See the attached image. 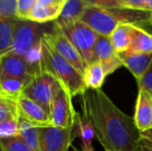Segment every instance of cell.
Listing matches in <instances>:
<instances>
[{
	"instance_id": "6da1fadb",
	"label": "cell",
	"mask_w": 152,
	"mask_h": 151,
	"mask_svg": "<svg viewBox=\"0 0 152 151\" xmlns=\"http://www.w3.org/2000/svg\"><path fill=\"white\" fill-rule=\"evenodd\" d=\"M81 108L106 151H142V135L134 117L123 113L102 89H87L81 95Z\"/></svg>"
},
{
	"instance_id": "7a4b0ae2",
	"label": "cell",
	"mask_w": 152,
	"mask_h": 151,
	"mask_svg": "<svg viewBox=\"0 0 152 151\" xmlns=\"http://www.w3.org/2000/svg\"><path fill=\"white\" fill-rule=\"evenodd\" d=\"M40 65L42 69L54 77L72 97L82 95L87 90L82 74L42 38L40 48Z\"/></svg>"
},
{
	"instance_id": "3957f363",
	"label": "cell",
	"mask_w": 152,
	"mask_h": 151,
	"mask_svg": "<svg viewBox=\"0 0 152 151\" xmlns=\"http://www.w3.org/2000/svg\"><path fill=\"white\" fill-rule=\"evenodd\" d=\"M40 27L31 21H16L12 53L27 58L32 62L40 60L42 38Z\"/></svg>"
},
{
	"instance_id": "277c9868",
	"label": "cell",
	"mask_w": 152,
	"mask_h": 151,
	"mask_svg": "<svg viewBox=\"0 0 152 151\" xmlns=\"http://www.w3.org/2000/svg\"><path fill=\"white\" fill-rule=\"evenodd\" d=\"M54 24L74 44L85 62L88 65L91 64L94 61V46L99 35L80 20L65 23V24H56V23Z\"/></svg>"
},
{
	"instance_id": "5b68a950",
	"label": "cell",
	"mask_w": 152,
	"mask_h": 151,
	"mask_svg": "<svg viewBox=\"0 0 152 151\" xmlns=\"http://www.w3.org/2000/svg\"><path fill=\"white\" fill-rule=\"evenodd\" d=\"M59 86L60 84L54 77L42 69L27 85L22 95L38 104L51 116L52 101Z\"/></svg>"
},
{
	"instance_id": "8992f818",
	"label": "cell",
	"mask_w": 152,
	"mask_h": 151,
	"mask_svg": "<svg viewBox=\"0 0 152 151\" xmlns=\"http://www.w3.org/2000/svg\"><path fill=\"white\" fill-rule=\"evenodd\" d=\"M42 39L47 42L59 55L67 60L75 69H77L84 77L88 64L78 52L74 44L62 33V31L54 24L51 32H46L42 35Z\"/></svg>"
},
{
	"instance_id": "52a82bcc",
	"label": "cell",
	"mask_w": 152,
	"mask_h": 151,
	"mask_svg": "<svg viewBox=\"0 0 152 151\" xmlns=\"http://www.w3.org/2000/svg\"><path fill=\"white\" fill-rule=\"evenodd\" d=\"M78 136L77 126L61 128L55 126L39 127L40 151H68L75 138Z\"/></svg>"
},
{
	"instance_id": "ba28073f",
	"label": "cell",
	"mask_w": 152,
	"mask_h": 151,
	"mask_svg": "<svg viewBox=\"0 0 152 151\" xmlns=\"http://www.w3.org/2000/svg\"><path fill=\"white\" fill-rule=\"evenodd\" d=\"M72 97L69 93L63 88L59 86L51 107V125L55 127L67 128L76 125V110L72 106Z\"/></svg>"
},
{
	"instance_id": "9c48e42d",
	"label": "cell",
	"mask_w": 152,
	"mask_h": 151,
	"mask_svg": "<svg viewBox=\"0 0 152 151\" xmlns=\"http://www.w3.org/2000/svg\"><path fill=\"white\" fill-rule=\"evenodd\" d=\"M40 71V60L38 62H32L27 58L12 52L0 58V79L34 78Z\"/></svg>"
},
{
	"instance_id": "30bf717a",
	"label": "cell",
	"mask_w": 152,
	"mask_h": 151,
	"mask_svg": "<svg viewBox=\"0 0 152 151\" xmlns=\"http://www.w3.org/2000/svg\"><path fill=\"white\" fill-rule=\"evenodd\" d=\"M94 61H99L106 71L107 76L123 66L118 53L113 48L110 37L98 36L93 50ZM93 61V62H94Z\"/></svg>"
},
{
	"instance_id": "8fae6325",
	"label": "cell",
	"mask_w": 152,
	"mask_h": 151,
	"mask_svg": "<svg viewBox=\"0 0 152 151\" xmlns=\"http://www.w3.org/2000/svg\"><path fill=\"white\" fill-rule=\"evenodd\" d=\"M66 0H36L29 21L37 24L56 21L60 17Z\"/></svg>"
},
{
	"instance_id": "7c38bea8",
	"label": "cell",
	"mask_w": 152,
	"mask_h": 151,
	"mask_svg": "<svg viewBox=\"0 0 152 151\" xmlns=\"http://www.w3.org/2000/svg\"><path fill=\"white\" fill-rule=\"evenodd\" d=\"M134 120L141 133L152 128V95L144 89H139Z\"/></svg>"
},
{
	"instance_id": "4fadbf2b",
	"label": "cell",
	"mask_w": 152,
	"mask_h": 151,
	"mask_svg": "<svg viewBox=\"0 0 152 151\" xmlns=\"http://www.w3.org/2000/svg\"><path fill=\"white\" fill-rule=\"evenodd\" d=\"M19 116L39 127L50 126L51 116L38 104L21 95L18 98Z\"/></svg>"
},
{
	"instance_id": "5bb4252c",
	"label": "cell",
	"mask_w": 152,
	"mask_h": 151,
	"mask_svg": "<svg viewBox=\"0 0 152 151\" xmlns=\"http://www.w3.org/2000/svg\"><path fill=\"white\" fill-rule=\"evenodd\" d=\"M118 55L119 58L121 59L123 66L126 67L132 73V75L136 79L137 83L142 80L152 62V54L137 53L127 50Z\"/></svg>"
},
{
	"instance_id": "9a60e30c",
	"label": "cell",
	"mask_w": 152,
	"mask_h": 151,
	"mask_svg": "<svg viewBox=\"0 0 152 151\" xmlns=\"http://www.w3.org/2000/svg\"><path fill=\"white\" fill-rule=\"evenodd\" d=\"M132 36L129 51L152 54V33L138 24H132Z\"/></svg>"
},
{
	"instance_id": "2e32d148",
	"label": "cell",
	"mask_w": 152,
	"mask_h": 151,
	"mask_svg": "<svg viewBox=\"0 0 152 151\" xmlns=\"http://www.w3.org/2000/svg\"><path fill=\"white\" fill-rule=\"evenodd\" d=\"M87 6H88L87 0H66L60 17L55 21V23L65 24L80 20Z\"/></svg>"
},
{
	"instance_id": "e0dca14e",
	"label": "cell",
	"mask_w": 152,
	"mask_h": 151,
	"mask_svg": "<svg viewBox=\"0 0 152 151\" xmlns=\"http://www.w3.org/2000/svg\"><path fill=\"white\" fill-rule=\"evenodd\" d=\"M132 24H120L116 27L110 36L113 48L118 54L129 50L132 44Z\"/></svg>"
},
{
	"instance_id": "ac0fdd59",
	"label": "cell",
	"mask_w": 152,
	"mask_h": 151,
	"mask_svg": "<svg viewBox=\"0 0 152 151\" xmlns=\"http://www.w3.org/2000/svg\"><path fill=\"white\" fill-rule=\"evenodd\" d=\"M33 78H1L0 93L5 96L19 98Z\"/></svg>"
},
{
	"instance_id": "d6986e66",
	"label": "cell",
	"mask_w": 152,
	"mask_h": 151,
	"mask_svg": "<svg viewBox=\"0 0 152 151\" xmlns=\"http://www.w3.org/2000/svg\"><path fill=\"white\" fill-rule=\"evenodd\" d=\"M33 151L39 150V126L19 117V135Z\"/></svg>"
},
{
	"instance_id": "ffe728a7",
	"label": "cell",
	"mask_w": 152,
	"mask_h": 151,
	"mask_svg": "<svg viewBox=\"0 0 152 151\" xmlns=\"http://www.w3.org/2000/svg\"><path fill=\"white\" fill-rule=\"evenodd\" d=\"M106 78L107 74L102 64L99 61H94L88 65L84 74V82L86 88L93 90L102 89Z\"/></svg>"
},
{
	"instance_id": "44dd1931",
	"label": "cell",
	"mask_w": 152,
	"mask_h": 151,
	"mask_svg": "<svg viewBox=\"0 0 152 151\" xmlns=\"http://www.w3.org/2000/svg\"><path fill=\"white\" fill-rule=\"evenodd\" d=\"M17 19L0 18V58L12 51Z\"/></svg>"
},
{
	"instance_id": "7402d4cb",
	"label": "cell",
	"mask_w": 152,
	"mask_h": 151,
	"mask_svg": "<svg viewBox=\"0 0 152 151\" xmlns=\"http://www.w3.org/2000/svg\"><path fill=\"white\" fill-rule=\"evenodd\" d=\"M76 126L78 136L81 138L82 141V150L81 151H94L92 146V141L95 138V133L86 118L83 117V115L77 113L76 117Z\"/></svg>"
},
{
	"instance_id": "603a6c76",
	"label": "cell",
	"mask_w": 152,
	"mask_h": 151,
	"mask_svg": "<svg viewBox=\"0 0 152 151\" xmlns=\"http://www.w3.org/2000/svg\"><path fill=\"white\" fill-rule=\"evenodd\" d=\"M0 144L5 151H33L20 136L0 138Z\"/></svg>"
},
{
	"instance_id": "cb8c5ba5",
	"label": "cell",
	"mask_w": 152,
	"mask_h": 151,
	"mask_svg": "<svg viewBox=\"0 0 152 151\" xmlns=\"http://www.w3.org/2000/svg\"><path fill=\"white\" fill-rule=\"evenodd\" d=\"M19 135V119H7L0 122V138Z\"/></svg>"
},
{
	"instance_id": "d4e9b609",
	"label": "cell",
	"mask_w": 152,
	"mask_h": 151,
	"mask_svg": "<svg viewBox=\"0 0 152 151\" xmlns=\"http://www.w3.org/2000/svg\"><path fill=\"white\" fill-rule=\"evenodd\" d=\"M17 7L18 0H0V18L17 19Z\"/></svg>"
},
{
	"instance_id": "484cf974",
	"label": "cell",
	"mask_w": 152,
	"mask_h": 151,
	"mask_svg": "<svg viewBox=\"0 0 152 151\" xmlns=\"http://www.w3.org/2000/svg\"><path fill=\"white\" fill-rule=\"evenodd\" d=\"M36 0H18L17 19L20 21H29V16Z\"/></svg>"
},
{
	"instance_id": "4316f807",
	"label": "cell",
	"mask_w": 152,
	"mask_h": 151,
	"mask_svg": "<svg viewBox=\"0 0 152 151\" xmlns=\"http://www.w3.org/2000/svg\"><path fill=\"white\" fill-rule=\"evenodd\" d=\"M138 87L139 89H144L152 94V62L147 71L145 73L144 77L142 78V80L138 83Z\"/></svg>"
},
{
	"instance_id": "83f0119b",
	"label": "cell",
	"mask_w": 152,
	"mask_h": 151,
	"mask_svg": "<svg viewBox=\"0 0 152 151\" xmlns=\"http://www.w3.org/2000/svg\"><path fill=\"white\" fill-rule=\"evenodd\" d=\"M142 151H152V142L142 138Z\"/></svg>"
},
{
	"instance_id": "f1b7e54d",
	"label": "cell",
	"mask_w": 152,
	"mask_h": 151,
	"mask_svg": "<svg viewBox=\"0 0 152 151\" xmlns=\"http://www.w3.org/2000/svg\"><path fill=\"white\" fill-rule=\"evenodd\" d=\"M143 12H149V14L152 15V0H145Z\"/></svg>"
},
{
	"instance_id": "f546056e",
	"label": "cell",
	"mask_w": 152,
	"mask_h": 151,
	"mask_svg": "<svg viewBox=\"0 0 152 151\" xmlns=\"http://www.w3.org/2000/svg\"><path fill=\"white\" fill-rule=\"evenodd\" d=\"M141 135H142L143 139H146V140H148V141L152 142V128L149 129V131H144V133H142Z\"/></svg>"
},
{
	"instance_id": "4dcf8cb0",
	"label": "cell",
	"mask_w": 152,
	"mask_h": 151,
	"mask_svg": "<svg viewBox=\"0 0 152 151\" xmlns=\"http://www.w3.org/2000/svg\"><path fill=\"white\" fill-rule=\"evenodd\" d=\"M138 25H141V26H143V25H148V26H151L152 27V17L150 19H149L148 21H146V22L142 23V24H138Z\"/></svg>"
},
{
	"instance_id": "1f68e13d",
	"label": "cell",
	"mask_w": 152,
	"mask_h": 151,
	"mask_svg": "<svg viewBox=\"0 0 152 151\" xmlns=\"http://www.w3.org/2000/svg\"><path fill=\"white\" fill-rule=\"evenodd\" d=\"M0 151H5V150H4V148L2 147V145H1V144H0Z\"/></svg>"
},
{
	"instance_id": "d6a6232c",
	"label": "cell",
	"mask_w": 152,
	"mask_h": 151,
	"mask_svg": "<svg viewBox=\"0 0 152 151\" xmlns=\"http://www.w3.org/2000/svg\"><path fill=\"white\" fill-rule=\"evenodd\" d=\"M151 95H152V94H151Z\"/></svg>"
}]
</instances>
